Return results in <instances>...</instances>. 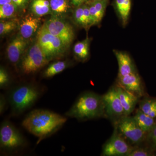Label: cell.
<instances>
[{
  "mask_svg": "<svg viewBox=\"0 0 156 156\" xmlns=\"http://www.w3.org/2000/svg\"><path fill=\"white\" fill-rule=\"evenodd\" d=\"M42 92L41 88L32 84H24L14 88L9 98L12 114L19 115L30 108Z\"/></svg>",
  "mask_w": 156,
  "mask_h": 156,
  "instance_id": "3",
  "label": "cell"
},
{
  "mask_svg": "<svg viewBox=\"0 0 156 156\" xmlns=\"http://www.w3.org/2000/svg\"><path fill=\"white\" fill-rule=\"evenodd\" d=\"M37 42L49 61L61 56L67 48L60 39L49 33L44 26L38 31Z\"/></svg>",
  "mask_w": 156,
  "mask_h": 156,
  "instance_id": "4",
  "label": "cell"
},
{
  "mask_svg": "<svg viewBox=\"0 0 156 156\" xmlns=\"http://www.w3.org/2000/svg\"><path fill=\"white\" fill-rule=\"evenodd\" d=\"M43 26L49 33L60 39L67 48L73 41L75 35L72 27L58 16L52 15Z\"/></svg>",
  "mask_w": 156,
  "mask_h": 156,
  "instance_id": "8",
  "label": "cell"
},
{
  "mask_svg": "<svg viewBox=\"0 0 156 156\" xmlns=\"http://www.w3.org/2000/svg\"><path fill=\"white\" fill-rule=\"evenodd\" d=\"M116 89L124 109L125 116H129L134 111L139 97L121 86L117 87Z\"/></svg>",
  "mask_w": 156,
  "mask_h": 156,
  "instance_id": "15",
  "label": "cell"
},
{
  "mask_svg": "<svg viewBox=\"0 0 156 156\" xmlns=\"http://www.w3.org/2000/svg\"><path fill=\"white\" fill-rule=\"evenodd\" d=\"M105 108V113L109 117L121 119L125 116L116 87H113L102 96Z\"/></svg>",
  "mask_w": 156,
  "mask_h": 156,
  "instance_id": "10",
  "label": "cell"
},
{
  "mask_svg": "<svg viewBox=\"0 0 156 156\" xmlns=\"http://www.w3.org/2000/svg\"><path fill=\"white\" fill-rule=\"evenodd\" d=\"M75 23L80 27L89 30L93 26L88 4L76 7L73 14Z\"/></svg>",
  "mask_w": 156,
  "mask_h": 156,
  "instance_id": "16",
  "label": "cell"
},
{
  "mask_svg": "<svg viewBox=\"0 0 156 156\" xmlns=\"http://www.w3.org/2000/svg\"><path fill=\"white\" fill-rule=\"evenodd\" d=\"M116 130L122 136L134 144L141 143L147 136V134L140 128L134 117L129 115L122 117L119 119Z\"/></svg>",
  "mask_w": 156,
  "mask_h": 156,
  "instance_id": "7",
  "label": "cell"
},
{
  "mask_svg": "<svg viewBox=\"0 0 156 156\" xmlns=\"http://www.w3.org/2000/svg\"><path fill=\"white\" fill-rule=\"evenodd\" d=\"M30 8L34 15L37 17L51 14L50 1L48 0H33Z\"/></svg>",
  "mask_w": 156,
  "mask_h": 156,
  "instance_id": "21",
  "label": "cell"
},
{
  "mask_svg": "<svg viewBox=\"0 0 156 156\" xmlns=\"http://www.w3.org/2000/svg\"><path fill=\"white\" fill-rule=\"evenodd\" d=\"M104 113L102 96L94 92H87L79 96L65 115L70 118L86 120L99 118Z\"/></svg>",
  "mask_w": 156,
  "mask_h": 156,
  "instance_id": "2",
  "label": "cell"
},
{
  "mask_svg": "<svg viewBox=\"0 0 156 156\" xmlns=\"http://www.w3.org/2000/svg\"><path fill=\"white\" fill-rule=\"evenodd\" d=\"M151 151L144 148H132L127 156H151L154 155Z\"/></svg>",
  "mask_w": 156,
  "mask_h": 156,
  "instance_id": "27",
  "label": "cell"
},
{
  "mask_svg": "<svg viewBox=\"0 0 156 156\" xmlns=\"http://www.w3.org/2000/svg\"><path fill=\"white\" fill-rule=\"evenodd\" d=\"M109 0H91L88 3L89 12L92 17L93 25L101 22L103 18Z\"/></svg>",
  "mask_w": 156,
  "mask_h": 156,
  "instance_id": "17",
  "label": "cell"
},
{
  "mask_svg": "<svg viewBox=\"0 0 156 156\" xmlns=\"http://www.w3.org/2000/svg\"><path fill=\"white\" fill-rule=\"evenodd\" d=\"M17 8L13 2L0 5V18L4 20L13 17L16 13Z\"/></svg>",
  "mask_w": 156,
  "mask_h": 156,
  "instance_id": "25",
  "label": "cell"
},
{
  "mask_svg": "<svg viewBox=\"0 0 156 156\" xmlns=\"http://www.w3.org/2000/svg\"><path fill=\"white\" fill-rule=\"evenodd\" d=\"M133 117L140 128L147 134L156 125L154 119L144 112L140 108L136 111Z\"/></svg>",
  "mask_w": 156,
  "mask_h": 156,
  "instance_id": "19",
  "label": "cell"
},
{
  "mask_svg": "<svg viewBox=\"0 0 156 156\" xmlns=\"http://www.w3.org/2000/svg\"><path fill=\"white\" fill-rule=\"evenodd\" d=\"M9 77L7 71L2 67L0 69V87L1 89L5 88L9 84Z\"/></svg>",
  "mask_w": 156,
  "mask_h": 156,
  "instance_id": "28",
  "label": "cell"
},
{
  "mask_svg": "<svg viewBox=\"0 0 156 156\" xmlns=\"http://www.w3.org/2000/svg\"><path fill=\"white\" fill-rule=\"evenodd\" d=\"M115 10L123 27L128 24L131 9V0H115Z\"/></svg>",
  "mask_w": 156,
  "mask_h": 156,
  "instance_id": "18",
  "label": "cell"
},
{
  "mask_svg": "<svg viewBox=\"0 0 156 156\" xmlns=\"http://www.w3.org/2000/svg\"><path fill=\"white\" fill-rule=\"evenodd\" d=\"M27 2L28 0H12L13 3H14L17 7L20 8L24 7Z\"/></svg>",
  "mask_w": 156,
  "mask_h": 156,
  "instance_id": "31",
  "label": "cell"
},
{
  "mask_svg": "<svg viewBox=\"0 0 156 156\" xmlns=\"http://www.w3.org/2000/svg\"><path fill=\"white\" fill-rule=\"evenodd\" d=\"M118 81L120 86L137 97L144 95L141 78L137 72L123 76H118Z\"/></svg>",
  "mask_w": 156,
  "mask_h": 156,
  "instance_id": "11",
  "label": "cell"
},
{
  "mask_svg": "<svg viewBox=\"0 0 156 156\" xmlns=\"http://www.w3.org/2000/svg\"><path fill=\"white\" fill-rule=\"evenodd\" d=\"M66 117L44 109H36L23 121V127L38 138L37 143L54 134L67 121Z\"/></svg>",
  "mask_w": 156,
  "mask_h": 156,
  "instance_id": "1",
  "label": "cell"
},
{
  "mask_svg": "<svg viewBox=\"0 0 156 156\" xmlns=\"http://www.w3.org/2000/svg\"><path fill=\"white\" fill-rule=\"evenodd\" d=\"M114 53L119 65L118 76H123L137 72L132 58L124 51L114 50Z\"/></svg>",
  "mask_w": 156,
  "mask_h": 156,
  "instance_id": "13",
  "label": "cell"
},
{
  "mask_svg": "<svg viewBox=\"0 0 156 156\" xmlns=\"http://www.w3.org/2000/svg\"><path fill=\"white\" fill-rule=\"evenodd\" d=\"M6 106V101L5 98L3 95L1 94L0 96V113L2 114L5 109Z\"/></svg>",
  "mask_w": 156,
  "mask_h": 156,
  "instance_id": "30",
  "label": "cell"
},
{
  "mask_svg": "<svg viewBox=\"0 0 156 156\" xmlns=\"http://www.w3.org/2000/svg\"><path fill=\"white\" fill-rule=\"evenodd\" d=\"M90 39L87 37L83 41L76 43L73 48L74 53L76 57L81 61H85L89 56Z\"/></svg>",
  "mask_w": 156,
  "mask_h": 156,
  "instance_id": "20",
  "label": "cell"
},
{
  "mask_svg": "<svg viewBox=\"0 0 156 156\" xmlns=\"http://www.w3.org/2000/svg\"><path fill=\"white\" fill-rule=\"evenodd\" d=\"M40 23L39 17L30 14L27 15L20 24V35L27 40L30 38L37 30Z\"/></svg>",
  "mask_w": 156,
  "mask_h": 156,
  "instance_id": "14",
  "label": "cell"
},
{
  "mask_svg": "<svg viewBox=\"0 0 156 156\" xmlns=\"http://www.w3.org/2000/svg\"><path fill=\"white\" fill-rule=\"evenodd\" d=\"M13 2L12 0H0V5Z\"/></svg>",
  "mask_w": 156,
  "mask_h": 156,
  "instance_id": "33",
  "label": "cell"
},
{
  "mask_svg": "<svg viewBox=\"0 0 156 156\" xmlns=\"http://www.w3.org/2000/svg\"><path fill=\"white\" fill-rule=\"evenodd\" d=\"M27 44V40L20 35L10 42L7 48V54L8 58L11 63L16 65L19 62Z\"/></svg>",
  "mask_w": 156,
  "mask_h": 156,
  "instance_id": "12",
  "label": "cell"
},
{
  "mask_svg": "<svg viewBox=\"0 0 156 156\" xmlns=\"http://www.w3.org/2000/svg\"><path fill=\"white\" fill-rule=\"evenodd\" d=\"M71 3L76 7L83 5L84 4H88V2L87 0H71Z\"/></svg>",
  "mask_w": 156,
  "mask_h": 156,
  "instance_id": "32",
  "label": "cell"
},
{
  "mask_svg": "<svg viewBox=\"0 0 156 156\" xmlns=\"http://www.w3.org/2000/svg\"><path fill=\"white\" fill-rule=\"evenodd\" d=\"M17 27V21L15 20L1 21L0 22V35L3 36L10 33Z\"/></svg>",
  "mask_w": 156,
  "mask_h": 156,
  "instance_id": "26",
  "label": "cell"
},
{
  "mask_svg": "<svg viewBox=\"0 0 156 156\" xmlns=\"http://www.w3.org/2000/svg\"><path fill=\"white\" fill-rule=\"evenodd\" d=\"M26 144L25 140L13 124L5 121L0 129V146L1 149L8 152L19 150Z\"/></svg>",
  "mask_w": 156,
  "mask_h": 156,
  "instance_id": "5",
  "label": "cell"
},
{
  "mask_svg": "<svg viewBox=\"0 0 156 156\" xmlns=\"http://www.w3.org/2000/svg\"><path fill=\"white\" fill-rule=\"evenodd\" d=\"M147 138L151 144L152 146L156 150V125L150 132L147 133Z\"/></svg>",
  "mask_w": 156,
  "mask_h": 156,
  "instance_id": "29",
  "label": "cell"
},
{
  "mask_svg": "<svg viewBox=\"0 0 156 156\" xmlns=\"http://www.w3.org/2000/svg\"><path fill=\"white\" fill-rule=\"evenodd\" d=\"M132 148L117 130H115L110 138L104 145L101 156H127Z\"/></svg>",
  "mask_w": 156,
  "mask_h": 156,
  "instance_id": "9",
  "label": "cell"
},
{
  "mask_svg": "<svg viewBox=\"0 0 156 156\" xmlns=\"http://www.w3.org/2000/svg\"><path fill=\"white\" fill-rule=\"evenodd\" d=\"M68 66V63L66 61H58L55 62L50 65L45 70L43 76L46 78H51L62 72Z\"/></svg>",
  "mask_w": 156,
  "mask_h": 156,
  "instance_id": "23",
  "label": "cell"
},
{
  "mask_svg": "<svg viewBox=\"0 0 156 156\" xmlns=\"http://www.w3.org/2000/svg\"><path fill=\"white\" fill-rule=\"evenodd\" d=\"M49 62L36 42L22 58L20 68L26 74L34 73L45 66Z\"/></svg>",
  "mask_w": 156,
  "mask_h": 156,
  "instance_id": "6",
  "label": "cell"
},
{
  "mask_svg": "<svg viewBox=\"0 0 156 156\" xmlns=\"http://www.w3.org/2000/svg\"><path fill=\"white\" fill-rule=\"evenodd\" d=\"M51 14L59 16L66 14L70 9L67 0H50Z\"/></svg>",
  "mask_w": 156,
  "mask_h": 156,
  "instance_id": "22",
  "label": "cell"
},
{
  "mask_svg": "<svg viewBox=\"0 0 156 156\" xmlns=\"http://www.w3.org/2000/svg\"><path fill=\"white\" fill-rule=\"evenodd\" d=\"M139 108L152 118H156V98H144L140 103Z\"/></svg>",
  "mask_w": 156,
  "mask_h": 156,
  "instance_id": "24",
  "label": "cell"
}]
</instances>
